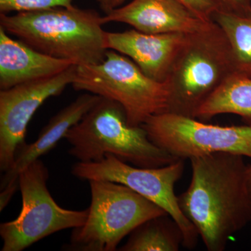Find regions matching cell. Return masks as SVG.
<instances>
[{"label":"cell","instance_id":"cb8c5ba5","mask_svg":"<svg viewBox=\"0 0 251 251\" xmlns=\"http://www.w3.org/2000/svg\"><path fill=\"white\" fill-rule=\"evenodd\" d=\"M247 179L248 187L251 194V166H248L247 171Z\"/></svg>","mask_w":251,"mask_h":251},{"label":"cell","instance_id":"4fadbf2b","mask_svg":"<svg viewBox=\"0 0 251 251\" xmlns=\"http://www.w3.org/2000/svg\"><path fill=\"white\" fill-rule=\"evenodd\" d=\"M67 59L51 57L21 40L12 39L0 27V89L54 76L74 65Z\"/></svg>","mask_w":251,"mask_h":251},{"label":"cell","instance_id":"ba28073f","mask_svg":"<svg viewBox=\"0 0 251 251\" xmlns=\"http://www.w3.org/2000/svg\"><path fill=\"white\" fill-rule=\"evenodd\" d=\"M184 171L182 159L159 168H140L112 154H107L98 162L77 161L72 168L73 175L78 179L87 181L103 180L125 185L161 206L179 225L184 237L183 246L193 249L197 245L199 234L180 209L174 191L175 185Z\"/></svg>","mask_w":251,"mask_h":251},{"label":"cell","instance_id":"2e32d148","mask_svg":"<svg viewBox=\"0 0 251 251\" xmlns=\"http://www.w3.org/2000/svg\"><path fill=\"white\" fill-rule=\"evenodd\" d=\"M184 237L179 225L168 214L145 221L132 231L121 251H178Z\"/></svg>","mask_w":251,"mask_h":251},{"label":"cell","instance_id":"44dd1931","mask_svg":"<svg viewBox=\"0 0 251 251\" xmlns=\"http://www.w3.org/2000/svg\"><path fill=\"white\" fill-rule=\"evenodd\" d=\"M18 188H19V181L10 183L2 189H1V193H0V211L4 210L5 207L8 205Z\"/></svg>","mask_w":251,"mask_h":251},{"label":"cell","instance_id":"e0dca14e","mask_svg":"<svg viewBox=\"0 0 251 251\" xmlns=\"http://www.w3.org/2000/svg\"><path fill=\"white\" fill-rule=\"evenodd\" d=\"M212 21L228 43L233 74L251 77V7L242 13L216 11Z\"/></svg>","mask_w":251,"mask_h":251},{"label":"cell","instance_id":"ffe728a7","mask_svg":"<svg viewBox=\"0 0 251 251\" xmlns=\"http://www.w3.org/2000/svg\"><path fill=\"white\" fill-rule=\"evenodd\" d=\"M219 11L227 13H242L251 7V0H217Z\"/></svg>","mask_w":251,"mask_h":251},{"label":"cell","instance_id":"6da1fadb","mask_svg":"<svg viewBox=\"0 0 251 251\" xmlns=\"http://www.w3.org/2000/svg\"><path fill=\"white\" fill-rule=\"evenodd\" d=\"M191 184L177 196L183 214L206 250L223 251L251 222V194L244 156L218 152L190 159Z\"/></svg>","mask_w":251,"mask_h":251},{"label":"cell","instance_id":"7402d4cb","mask_svg":"<svg viewBox=\"0 0 251 251\" xmlns=\"http://www.w3.org/2000/svg\"><path fill=\"white\" fill-rule=\"evenodd\" d=\"M100 4L105 14L110 11V0H103Z\"/></svg>","mask_w":251,"mask_h":251},{"label":"cell","instance_id":"30bf717a","mask_svg":"<svg viewBox=\"0 0 251 251\" xmlns=\"http://www.w3.org/2000/svg\"><path fill=\"white\" fill-rule=\"evenodd\" d=\"M77 65L54 75L0 92V169L9 171L18 148L25 143L27 126L48 99L62 93L75 78Z\"/></svg>","mask_w":251,"mask_h":251},{"label":"cell","instance_id":"52a82bcc","mask_svg":"<svg viewBox=\"0 0 251 251\" xmlns=\"http://www.w3.org/2000/svg\"><path fill=\"white\" fill-rule=\"evenodd\" d=\"M49 178V170L40 158L18 175L22 209L16 219L0 225L1 251H22L50 234L85 224L88 208L71 210L59 206L47 187Z\"/></svg>","mask_w":251,"mask_h":251},{"label":"cell","instance_id":"3957f363","mask_svg":"<svg viewBox=\"0 0 251 251\" xmlns=\"http://www.w3.org/2000/svg\"><path fill=\"white\" fill-rule=\"evenodd\" d=\"M69 153L83 163L98 162L107 154L140 168H159L178 160L158 148L142 126L128 125L125 109L101 97L64 137Z\"/></svg>","mask_w":251,"mask_h":251},{"label":"cell","instance_id":"7a4b0ae2","mask_svg":"<svg viewBox=\"0 0 251 251\" xmlns=\"http://www.w3.org/2000/svg\"><path fill=\"white\" fill-rule=\"evenodd\" d=\"M102 16L93 9L52 8L0 14V27L9 35L51 57L75 65L99 64L107 50Z\"/></svg>","mask_w":251,"mask_h":251},{"label":"cell","instance_id":"d6986e66","mask_svg":"<svg viewBox=\"0 0 251 251\" xmlns=\"http://www.w3.org/2000/svg\"><path fill=\"white\" fill-rule=\"evenodd\" d=\"M192 13L195 16L205 22L212 21L213 15L219 11L217 0H176Z\"/></svg>","mask_w":251,"mask_h":251},{"label":"cell","instance_id":"8992f818","mask_svg":"<svg viewBox=\"0 0 251 251\" xmlns=\"http://www.w3.org/2000/svg\"><path fill=\"white\" fill-rule=\"evenodd\" d=\"M74 90L112 99L125 109L128 125L140 126L150 117L168 111L169 92L166 82L144 74L126 56L108 50L103 61L77 65Z\"/></svg>","mask_w":251,"mask_h":251},{"label":"cell","instance_id":"603a6c76","mask_svg":"<svg viewBox=\"0 0 251 251\" xmlns=\"http://www.w3.org/2000/svg\"><path fill=\"white\" fill-rule=\"evenodd\" d=\"M125 0H110V11L115 8L120 7Z\"/></svg>","mask_w":251,"mask_h":251},{"label":"cell","instance_id":"9a60e30c","mask_svg":"<svg viewBox=\"0 0 251 251\" xmlns=\"http://www.w3.org/2000/svg\"><path fill=\"white\" fill-rule=\"evenodd\" d=\"M222 114H234L251 126V77L232 74L206 99L193 118L210 120Z\"/></svg>","mask_w":251,"mask_h":251},{"label":"cell","instance_id":"ac0fdd59","mask_svg":"<svg viewBox=\"0 0 251 251\" xmlns=\"http://www.w3.org/2000/svg\"><path fill=\"white\" fill-rule=\"evenodd\" d=\"M74 0H0V14L36 11L52 8H71ZM101 3L103 0H97Z\"/></svg>","mask_w":251,"mask_h":251},{"label":"cell","instance_id":"277c9868","mask_svg":"<svg viewBox=\"0 0 251 251\" xmlns=\"http://www.w3.org/2000/svg\"><path fill=\"white\" fill-rule=\"evenodd\" d=\"M228 43L215 23L187 34L166 81V112L190 117L231 74Z\"/></svg>","mask_w":251,"mask_h":251},{"label":"cell","instance_id":"7c38bea8","mask_svg":"<svg viewBox=\"0 0 251 251\" xmlns=\"http://www.w3.org/2000/svg\"><path fill=\"white\" fill-rule=\"evenodd\" d=\"M112 22L147 34H191L210 23L199 19L176 0H133L102 16L103 25Z\"/></svg>","mask_w":251,"mask_h":251},{"label":"cell","instance_id":"5bb4252c","mask_svg":"<svg viewBox=\"0 0 251 251\" xmlns=\"http://www.w3.org/2000/svg\"><path fill=\"white\" fill-rule=\"evenodd\" d=\"M100 98V96L91 93L79 96L50 120L35 141L21 145L15 154L12 166L1 177V189L10 183L18 181V175L23 169L53 150L68 130L78 123Z\"/></svg>","mask_w":251,"mask_h":251},{"label":"cell","instance_id":"9c48e42d","mask_svg":"<svg viewBox=\"0 0 251 251\" xmlns=\"http://www.w3.org/2000/svg\"><path fill=\"white\" fill-rule=\"evenodd\" d=\"M149 138L177 159L225 152L251 158V126L208 125L184 115L163 112L142 125Z\"/></svg>","mask_w":251,"mask_h":251},{"label":"cell","instance_id":"5b68a950","mask_svg":"<svg viewBox=\"0 0 251 251\" xmlns=\"http://www.w3.org/2000/svg\"><path fill=\"white\" fill-rule=\"evenodd\" d=\"M91 203L85 224L73 229L63 249L74 251H114L124 238L145 221L166 215L161 206L119 183L92 180Z\"/></svg>","mask_w":251,"mask_h":251},{"label":"cell","instance_id":"8fae6325","mask_svg":"<svg viewBox=\"0 0 251 251\" xmlns=\"http://www.w3.org/2000/svg\"><path fill=\"white\" fill-rule=\"evenodd\" d=\"M186 36L182 33L147 34L133 29L105 31L104 42L106 49L126 56L148 76L165 82Z\"/></svg>","mask_w":251,"mask_h":251}]
</instances>
